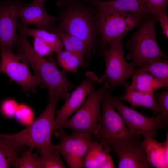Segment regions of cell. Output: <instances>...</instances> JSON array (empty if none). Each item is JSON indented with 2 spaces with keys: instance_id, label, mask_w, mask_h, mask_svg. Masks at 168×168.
Wrapping results in <instances>:
<instances>
[{
  "instance_id": "24",
  "label": "cell",
  "mask_w": 168,
  "mask_h": 168,
  "mask_svg": "<svg viewBox=\"0 0 168 168\" xmlns=\"http://www.w3.org/2000/svg\"><path fill=\"white\" fill-rule=\"evenodd\" d=\"M57 55V63L65 72L76 73L79 67H85L84 58L75 54L62 50Z\"/></svg>"
},
{
  "instance_id": "5",
  "label": "cell",
  "mask_w": 168,
  "mask_h": 168,
  "mask_svg": "<svg viewBox=\"0 0 168 168\" xmlns=\"http://www.w3.org/2000/svg\"><path fill=\"white\" fill-rule=\"evenodd\" d=\"M113 86V83L109 80L105 81L102 87L97 90L94 86L84 103L59 128H69L73 130V133L84 134L94 139L95 132L101 117L102 99L105 91Z\"/></svg>"
},
{
  "instance_id": "32",
  "label": "cell",
  "mask_w": 168,
  "mask_h": 168,
  "mask_svg": "<svg viewBox=\"0 0 168 168\" xmlns=\"http://www.w3.org/2000/svg\"><path fill=\"white\" fill-rule=\"evenodd\" d=\"M115 166L111 156L109 154L106 159L100 166L99 168H113Z\"/></svg>"
},
{
  "instance_id": "14",
  "label": "cell",
  "mask_w": 168,
  "mask_h": 168,
  "mask_svg": "<svg viewBox=\"0 0 168 168\" xmlns=\"http://www.w3.org/2000/svg\"><path fill=\"white\" fill-rule=\"evenodd\" d=\"M17 28L25 35L34 38L33 48L41 56H48L53 52L57 54L62 50L63 46L62 41L54 33L42 29L30 28L20 23L18 24Z\"/></svg>"
},
{
  "instance_id": "18",
  "label": "cell",
  "mask_w": 168,
  "mask_h": 168,
  "mask_svg": "<svg viewBox=\"0 0 168 168\" xmlns=\"http://www.w3.org/2000/svg\"><path fill=\"white\" fill-rule=\"evenodd\" d=\"M153 167L166 168L168 166V134L164 142H159L153 138H144L140 142Z\"/></svg>"
},
{
  "instance_id": "25",
  "label": "cell",
  "mask_w": 168,
  "mask_h": 168,
  "mask_svg": "<svg viewBox=\"0 0 168 168\" xmlns=\"http://www.w3.org/2000/svg\"><path fill=\"white\" fill-rule=\"evenodd\" d=\"M134 72H146L156 78L168 79V60L160 58L148 61L138 69H134Z\"/></svg>"
},
{
  "instance_id": "9",
  "label": "cell",
  "mask_w": 168,
  "mask_h": 168,
  "mask_svg": "<svg viewBox=\"0 0 168 168\" xmlns=\"http://www.w3.org/2000/svg\"><path fill=\"white\" fill-rule=\"evenodd\" d=\"M144 19L132 14L122 12H97V29L101 36L102 48L112 41L123 39L128 32L140 26Z\"/></svg>"
},
{
  "instance_id": "4",
  "label": "cell",
  "mask_w": 168,
  "mask_h": 168,
  "mask_svg": "<svg viewBox=\"0 0 168 168\" xmlns=\"http://www.w3.org/2000/svg\"><path fill=\"white\" fill-rule=\"evenodd\" d=\"M57 102L49 99L48 104L35 119L21 131L7 136L18 144L33 146L39 149L41 156H48L54 151L52 137L55 128V112Z\"/></svg>"
},
{
  "instance_id": "22",
  "label": "cell",
  "mask_w": 168,
  "mask_h": 168,
  "mask_svg": "<svg viewBox=\"0 0 168 168\" xmlns=\"http://www.w3.org/2000/svg\"><path fill=\"white\" fill-rule=\"evenodd\" d=\"M50 32L57 34L61 40L65 50L75 54L82 58L87 57V49L85 44L78 38L64 33L55 25Z\"/></svg>"
},
{
  "instance_id": "10",
  "label": "cell",
  "mask_w": 168,
  "mask_h": 168,
  "mask_svg": "<svg viewBox=\"0 0 168 168\" xmlns=\"http://www.w3.org/2000/svg\"><path fill=\"white\" fill-rule=\"evenodd\" d=\"M0 73L7 76L26 92L34 86L41 85L37 78L31 73L28 61L21 52L15 54L12 50L4 49L0 51Z\"/></svg>"
},
{
  "instance_id": "13",
  "label": "cell",
  "mask_w": 168,
  "mask_h": 168,
  "mask_svg": "<svg viewBox=\"0 0 168 168\" xmlns=\"http://www.w3.org/2000/svg\"><path fill=\"white\" fill-rule=\"evenodd\" d=\"M81 83L65 99L62 107L57 110L55 119V129L69 119L84 103L93 87L97 82L98 78L93 72L87 71Z\"/></svg>"
},
{
  "instance_id": "7",
  "label": "cell",
  "mask_w": 168,
  "mask_h": 168,
  "mask_svg": "<svg viewBox=\"0 0 168 168\" xmlns=\"http://www.w3.org/2000/svg\"><path fill=\"white\" fill-rule=\"evenodd\" d=\"M105 95L111 105L118 112L129 130L135 135L153 138L156 135L159 129L164 128L166 126L160 114L153 117L146 116L122 103L108 90Z\"/></svg>"
},
{
  "instance_id": "3",
  "label": "cell",
  "mask_w": 168,
  "mask_h": 168,
  "mask_svg": "<svg viewBox=\"0 0 168 168\" xmlns=\"http://www.w3.org/2000/svg\"><path fill=\"white\" fill-rule=\"evenodd\" d=\"M105 91L101 102L102 111L100 118L93 139L99 141L109 154L115 148L140 144V136H136L130 131L121 115L109 102Z\"/></svg>"
},
{
  "instance_id": "2",
  "label": "cell",
  "mask_w": 168,
  "mask_h": 168,
  "mask_svg": "<svg viewBox=\"0 0 168 168\" xmlns=\"http://www.w3.org/2000/svg\"><path fill=\"white\" fill-rule=\"evenodd\" d=\"M83 0H69L61 5L64 6L58 17L57 27L64 33L74 36L86 45L89 63L91 51L96 44L98 32L97 20L91 14V7Z\"/></svg>"
},
{
  "instance_id": "1",
  "label": "cell",
  "mask_w": 168,
  "mask_h": 168,
  "mask_svg": "<svg viewBox=\"0 0 168 168\" xmlns=\"http://www.w3.org/2000/svg\"><path fill=\"white\" fill-rule=\"evenodd\" d=\"M19 51L26 57L34 72V75L40 83L47 88L49 99L65 100L72 89L76 87L67 79L65 72L61 70L53 60L47 59L38 54L31 46L26 36L18 31Z\"/></svg>"
},
{
  "instance_id": "17",
  "label": "cell",
  "mask_w": 168,
  "mask_h": 168,
  "mask_svg": "<svg viewBox=\"0 0 168 168\" xmlns=\"http://www.w3.org/2000/svg\"><path fill=\"white\" fill-rule=\"evenodd\" d=\"M119 168H152L153 167L149 161L140 144L129 145L115 148Z\"/></svg>"
},
{
  "instance_id": "31",
  "label": "cell",
  "mask_w": 168,
  "mask_h": 168,
  "mask_svg": "<svg viewBox=\"0 0 168 168\" xmlns=\"http://www.w3.org/2000/svg\"><path fill=\"white\" fill-rule=\"evenodd\" d=\"M156 19L159 21L163 34L168 38V16L166 11H163L159 13L156 16Z\"/></svg>"
},
{
  "instance_id": "6",
  "label": "cell",
  "mask_w": 168,
  "mask_h": 168,
  "mask_svg": "<svg viewBox=\"0 0 168 168\" xmlns=\"http://www.w3.org/2000/svg\"><path fill=\"white\" fill-rule=\"evenodd\" d=\"M156 20L152 16L145 18L139 28L125 45L129 50L126 56L132 60L131 63L135 68L140 67L149 61L168 58L161 50L156 35Z\"/></svg>"
},
{
  "instance_id": "16",
  "label": "cell",
  "mask_w": 168,
  "mask_h": 168,
  "mask_svg": "<svg viewBox=\"0 0 168 168\" xmlns=\"http://www.w3.org/2000/svg\"><path fill=\"white\" fill-rule=\"evenodd\" d=\"M19 18L22 25L27 26L33 25L36 28L42 29L48 31L58 20V17L49 15L47 12L44 4L35 3L23 4L19 12Z\"/></svg>"
},
{
  "instance_id": "28",
  "label": "cell",
  "mask_w": 168,
  "mask_h": 168,
  "mask_svg": "<svg viewBox=\"0 0 168 168\" xmlns=\"http://www.w3.org/2000/svg\"><path fill=\"white\" fill-rule=\"evenodd\" d=\"M154 96L161 110L160 114L162 116L167 126L168 124V91L160 93L155 92Z\"/></svg>"
},
{
  "instance_id": "12",
  "label": "cell",
  "mask_w": 168,
  "mask_h": 168,
  "mask_svg": "<svg viewBox=\"0 0 168 168\" xmlns=\"http://www.w3.org/2000/svg\"><path fill=\"white\" fill-rule=\"evenodd\" d=\"M23 0H0V52L12 50L18 42L16 32Z\"/></svg>"
},
{
  "instance_id": "30",
  "label": "cell",
  "mask_w": 168,
  "mask_h": 168,
  "mask_svg": "<svg viewBox=\"0 0 168 168\" xmlns=\"http://www.w3.org/2000/svg\"><path fill=\"white\" fill-rule=\"evenodd\" d=\"M18 105L17 102L14 99H7L1 104V111L5 116L11 117L15 115Z\"/></svg>"
},
{
  "instance_id": "19",
  "label": "cell",
  "mask_w": 168,
  "mask_h": 168,
  "mask_svg": "<svg viewBox=\"0 0 168 168\" xmlns=\"http://www.w3.org/2000/svg\"><path fill=\"white\" fill-rule=\"evenodd\" d=\"M125 94L118 97L120 100H124L129 103L133 107H142L152 110L156 114L160 113L159 105L154 96L155 92H143L135 91L126 84Z\"/></svg>"
},
{
  "instance_id": "23",
  "label": "cell",
  "mask_w": 168,
  "mask_h": 168,
  "mask_svg": "<svg viewBox=\"0 0 168 168\" xmlns=\"http://www.w3.org/2000/svg\"><path fill=\"white\" fill-rule=\"evenodd\" d=\"M98 141L95 140L87 151L82 163V167L99 168L109 155Z\"/></svg>"
},
{
  "instance_id": "15",
  "label": "cell",
  "mask_w": 168,
  "mask_h": 168,
  "mask_svg": "<svg viewBox=\"0 0 168 168\" xmlns=\"http://www.w3.org/2000/svg\"><path fill=\"white\" fill-rule=\"evenodd\" d=\"M94 6L97 13H105L115 11L130 13L143 19L152 16L143 0H85Z\"/></svg>"
},
{
  "instance_id": "20",
  "label": "cell",
  "mask_w": 168,
  "mask_h": 168,
  "mask_svg": "<svg viewBox=\"0 0 168 168\" xmlns=\"http://www.w3.org/2000/svg\"><path fill=\"white\" fill-rule=\"evenodd\" d=\"M26 146L20 145L0 133V168L10 167L14 161L26 150Z\"/></svg>"
},
{
  "instance_id": "26",
  "label": "cell",
  "mask_w": 168,
  "mask_h": 168,
  "mask_svg": "<svg viewBox=\"0 0 168 168\" xmlns=\"http://www.w3.org/2000/svg\"><path fill=\"white\" fill-rule=\"evenodd\" d=\"M34 147H29L20 156L13 161L12 166L16 168H40L36 154H32Z\"/></svg>"
},
{
  "instance_id": "21",
  "label": "cell",
  "mask_w": 168,
  "mask_h": 168,
  "mask_svg": "<svg viewBox=\"0 0 168 168\" xmlns=\"http://www.w3.org/2000/svg\"><path fill=\"white\" fill-rule=\"evenodd\" d=\"M132 75V82L129 86L135 91L155 92L161 88L168 87V79L156 78L147 72H134Z\"/></svg>"
},
{
  "instance_id": "27",
  "label": "cell",
  "mask_w": 168,
  "mask_h": 168,
  "mask_svg": "<svg viewBox=\"0 0 168 168\" xmlns=\"http://www.w3.org/2000/svg\"><path fill=\"white\" fill-rule=\"evenodd\" d=\"M38 159L40 168H66L60 154L55 151L48 156H41L40 157L38 156Z\"/></svg>"
},
{
  "instance_id": "11",
  "label": "cell",
  "mask_w": 168,
  "mask_h": 168,
  "mask_svg": "<svg viewBox=\"0 0 168 168\" xmlns=\"http://www.w3.org/2000/svg\"><path fill=\"white\" fill-rule=\"evenodd\" d=\"M59 129L57 134L60 137V140L58 144L53 145V150L63 157L69 167H82L85 156L95 140L81 133L69 135L62 128Z\"/></svg>"
},
{
  "instance_id": "34",
  "label": "cell",
  "mask_w": 168,
  "mask_h": 168,
  "mask_svg": "<svg viewBox=\"0 0 168 168\" xmlns=\"http://www.w3.org/2000/svg\"><path fill=\"white\" fill-rule=\"evenodd\" d=\"M69 0H59L57 3V5L59 7L63 3Z\"/></svg>"
},
{
  "instance_id": "33",
  "label": "cell",
  "mask_w": 168,
  "mask_h": 168,
  "mask_svg": "<svg viewBox=\"0 0 168 168\" xmlns=\"http://www.w3.org/2000/svg\"><path fill=\"white\" fill-rule=\"evenodd\" d=\"M46 0H33V2L41 4H44V3Z\"/></svg>"
},
{
  "instance_id": "8",
  "label": "cell",
  "mask_w": 168,
  "mask_h": 168,
  "mask_svg": "<svg viewBox=\"0 0 168 168\" xmlns=\"http://www.w3.org/2000/svg\"><path fill=\"white\" fill-rule=\"evenodd\" d=\"M123 40L119 39L112 41L108 44L109 46L102 48L98 52V54L104 58L105 69L103 74L98 78L97 82L101 84L109 80L113 84L112 90L124 84L134 71V68L124 58Z\"/></svg>"
},
{
  "instance_id": "29",
  "label": "cell",
  "mask_w": 168,
  "mask_h": 168,
  "mask_svg": "<svg viewBox=\"0 0 168 168\" xmlns=\"http://www.w3.org/2000/svg\"><path fill=\"white\" fill-rule=\"evenodd\" d=\"M151 15L155 19L160 12L166 11L168 0H143Z\"/></svg>"
}]
</instances>
